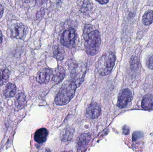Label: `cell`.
<instances>
[{"label": "cell", "mask_w": 153, "mask_h": 152, "mask_svg": "<svg viewBox=\"0 0 153 152\" xmlns=\"http://www.w3.org/2000/svg\"><path fill=\"white\" fill-rule=\"evenodd\" d=\"M76 87V84L72 80L65 82L56 97V104L62 106L69 103L75 95Z\"/></svg>", "instance_id": "cell-1"}, {"label": "cell", "mask_w": 153, "mask_h": 152, "mask_svg": "<svg viewBox=\"0 0 153 152\" xmlns=\"http://www.w3.org/2000/svg\"><path fill=\"white\" fill-rule=\"evenodd\" d=\"M116 56L112 52L105 53L96 63V69L101 76H105L110 73L115 66Z\"/></svg>", "instance_id": "cell-2"}, {"label": "cell", "mask_w": 153, "mask_h": 152, "mask_svg": "<svg viewBox=\"0 0 153 152\" xmlns=\"http://www.w3.org/2000/svg\"><path fill=\"white\" fill-rule=\"evenodd\" d=\"M85 48L86 53L90 55H94L99 51L101 44V37L98 30H91L85 37Z\"/></svg>", "instance_id": "cell-3"}, {"label": "cell", "mask_w": 153, "mask_h": 152, "mask_svg": "<svg viewBox=\"0 0 153 152\" xmlns=\"http://www.w3.org/2000/svg\"><path fill=\"white\" fill-rule=\"evenodd\" d=\"M72 80L79 87L83 82L86 73V68L84 64L73 63L70 67Z\"/></svg>", "instance_id": "cell-4"}, {"label": "cell", "mask_w": 153, "mask_h": 152, "mask_svg": "<svg viewBox=\"0 0 153 152\" xmlns=\"http://www.w3.org/2000/svg\"><path fill=\"white\" fill-rule=\"evenodd\" d=\"M77 36L76 30L69 29L64 31L60 39V42L63 46L72 48L75 45Z\"/></svg>", "instance_id": "cell-5"}, {"label": "cell", "mask_w": 153, "mask_h": 152, "mask_svg": "<svg viewBox=\"0 0 153 152\" xmlns=\"http://www.w3.org/2000/svg\"><path fill=\"white\" fill-rule=\"evenodd\" d=\"M11 37L16 39H23L26 36L27 28L20 23L13 24L11 27Z\"/></svg>", "instance_id": "cell-6"}, {"label": "cell", "mask_w": 153, "mask_h": 152, "mask_svg": "<svg viewBox=\"0 0 153 152\" xmlns=\"http://www.w3.org/2000/svg\"><path fill=\"white\" fill-rule=\"evenodd\" d=\"M132 98L131 90L128 88L123 89L119 95L117 105L120 109L125 108L131 101Z\"/></svg>", "instance_id": "cell-7"}, {"label": "cell", "mask_w": 153, "mask_h": 152, "mask_svg": "<svg viewBox=\"0 0 153 152\" xmlns=\"http://www.w3.org/2000/svg\"><path fill=\"white\" fill-rule=\"evenodd\" d=\"M101 113L100 106L96 103H93L88 106L86 109L85 116L90 119L97 118Z\"/></svg>", "instance_id": "cell-8"}, {"label": "cell", "mask_w": 153, "mask_h": 152, "mask_svg": "<svg viewBox=\"0 0 153 152\" xmlns=\"http://www.w3.org/2000/svg\"><path fill=\"white\" fill-rule=\"evenodd\" d=\"M52 76V70L48 68L43 69L38 72L36 79L39 84H47L50 81Z\"/></svg>", "instance_id": "cell-9"}, {"label": "cell", "mask_w": 153, "mask_h": 152, "mask_svg": "<svg viewBox=\"0 0 153 152\" xmlns=\"http://www.w3.org/2000/svg\"><path fill=\"white\" fill-rule=\"evenodd\" d=\"M91 139V135L89 133L82 134L76 140L77 151H84L88 146Z\"/></svg>", "instance_id": "cell-10"}, {"label": "cell", "mask_w": 153, "mask_h": 152, "mask_svg": "<svg viewBox=\"0 0 153 152\" xmlns=\"http://www.w3.org/2000/svg\"><path fill=\"white\" fill-rule=\"evenodd\" d=\"M52 80L54 84H57L60 83L64 78L65 76V71L63 68L61 66L55 69L53 71Z\"/></svg>", "instance_id": "cell-11"}, {"label": "cell", "mask_w": 153, "mask_h": 152, "mask_svg": "<svg viewBox=\"0 0 153 152\" xmlns=\"http://www.w3.org/2000/svg\"><path fill=\"white\" fill-rule=\"evenodd\" d=\"M48 131L45 128H41L37 130L34 136V140L38 143H43L46 141Z\"/></svg>", "instance_id": "cell-12"}, {"label": "cell", "mask_w": 153, "mask_h": 152, "mask_svg": "<svg viewBox=\"0 0 153 152\" xmlns=\"http://www.w3.org/2000/svg\"><path fill=\"white\" fill-rule=\"evenodd\" d=\"M74 129L72 128L66 127L62 130L60 137L61 140L64 142H70L72 139L74 134Z\"/></svg>", "instance_id": "cell-13"}, {"label": "cell", "mask_w": 153, "mask_h": 152, "mask_svg": "<svg viewBox=\"0 0 153 152\" xmlns=\"http://www.w3.org/2000/svg\"><path fill=\"white\" fill-rule=\"evenodd\" d=\"M17 93L16 86L12 83H9L6 84L3 91L4 95L7 98H11L15 96Z\"/></svg>", "instance_id": "cell-14"}, {"label": "cell", "mask_w": 153, "mask_h": 152, "mask_svg": "<svg viewBox=\"0 0 153 152\" xmlns=\"http://www.w3.org/2000/svg\"><path fill=\"white\" fill-rule=\"evenodd\" d=\"M142 106L144 109L153 110V95L149 94L145 95L142 101Z\"/></svg>", "instance_id": "cell-15"}, {"label": "cell", "mask_w": 153, "mask_h": 152, "mask_svg": "<svg viewBox=\"0 0 153 152\" xmlns=\"http://www.w3.org/2000/svg\"><path fill=\"white\" fill-rule=\"evenodd\" d=\"M53 50L55 58L58 60H62L65 55V52L63 48L59 45H56L53 46Z\"/></svg>", "instance_id": "cell-16"}, {"label": "cell", "mask_w": 153, "mask_h": 152, "mask_svg": "<svg viewBox=\"0 0 153 152\" xmlns=\"http://www.w3.org/2000/svg\"><path fill=\"white\" fill-rule=\"evenodd\" d=\"M10 71L7 68H2L0 70V86L7 83L10 77Z\"/></svg>", "instance_id": "cell-17"}, {"label": "cell", "mask_w": 153, "mask_h": 152, "mask_svg": "<svg viewBox=\"0 0 153 152\" xmlns=\"http://www.w3.org/2000/svg\"><path fill=\"white\" fill-rule=\"evenodd\" d=\"M26 101V96L23 93H19L17 96L15 101V105L17 109H21L25 104Z\"/></svg>", "instance_id": "cell-18"}, {"label": "cell", "mask_w": 153, "mask_h": 152, "mask_svg": "<svg viewBox=\"0 0 153 152\" xmlns=\"http://www.w3.org/2000/svg\"><path fill=\"white\" fill-rule=\"evenodd\" d=\"M142 21L145 26L151 25L153 22V11L149 10L146 11L143 16Z\"/></svg>", "instance_id": "cell-19"}, {"label": "cell", "mask_w": 153, "mask_h": 152, "mask_svg": "<svg viewBox=\"0 0 153 152\" xmlns=\"http://www.w3.org/2000/svg\"><path fill=\"white\" fill-rule=\"evenodd\" d=\"M92 8L91 4L89 1H86L81 6V11L83 14H87L91 11Z\"/></svg>", "instance_id": "cell-20"}, {"label": "cell", "mask_w": 153, "mask_h": 152, "mask_svg": "<svg viewBox=\"0 0 153 152\" xmlns=\"http://www.w3.org/2000/svg\"><path fill=\"white\" fill-rule=\"evenodd\" d=\"M146 64L149 69H153V55H150L146 61Z\"/></svg>", "instance_id": "cell-21"}, {"label": "cell", "mask_w": 153, "mask_h": 152, "mask_svg": "<svg viewBox=\"0 0 153 152\" xmlns=\"http://www.w3.org/2000/svg\"><path fill=\"white\" fill-rule=\"evenodd\" d=\"M92 26L91 25H86L83 31V37H85L91 31Z\"/></svg>", "instance_id": "cell-22"}, {"label": "cell", "mask_w": 153, "mask_h": 152, "mask_svg": "<svg viewBox=\"0 0 153 152\" xmlns=\"http://www.w3.org/2000/svg\"><path fill=\"white\" fill-rule=\"evenodd\" d=\"M143 135L141 132H137L134 133L133 135V140L134 141H137L139 138L143 137Z\"/></svg>", "instance_id": "cell-23"}, {"label": "cell", "mask_w": 153, "mask_h": 152, "mask_svg": "<svg viewBox=\"0 0 153 152\" xmlns=\"http://www.w3.org/2000/svg\"><path fill=\"white\" fill-rule=\"evenodd\" d=\"M45 13V10H44V9H43V8H42V9H40V10L37 12V18L38 19H39L40 18H42V17L44 16Z\"/></svg>", "instance_id": "cell-24"}, {"label": "cell", "mask_w": 153, "mask_h": 152, "mask_svg": "<svg viewBox=\"0 0 153 152\" xmlns=\"http://www.w3.org/2000/svg\"><path fill=\"white\" fill-rule=\"evenodd\" d=\"M123 133L124 134L127 135L129 133V128L127 126H124L123 127Z\"/></svg>", "instance_id": "cell-25"}, {"label": "cell", "mask_w": 153, "mask_h": 152, "mask_svg": "<svg viewBox=\"0 0 153 152\" xmlns=\"http://www.w3.org/2000/svg\"><path fill=\"white\" fill-rule=\"evenodd\" d=\"M95 1L98 2L100 4H103L108 3L109 0H95Z\"/></svg>", "instance_id": "cell-26"}, {"label": "cell", "mask_w": 153, "mask_h": 152, "mask_svg": "<svg viewBox=\"0 0 153 152\" xmlns=\"http://www.w3.org/2000/svg\"><path fill=\"white\" fill-rule=\"evenodd\" d=\"M4 13V8L2 5L0 4V19L2 17Z\"/></svg>", "instance_id": "cell-27"}, {"label": "cell", "mask_w": 153, "mask_h": 152, "mask_svg": "<svg viewBox=\"0 0 153 152\" xmlns=\"http://www.w3.org/2000/svg\"><path fill=\"white\" fill-rule=\"evenodd\" d=\"M3 36L2 34L1 31L0 30V44L2 42Z\"/></svg>", "instance_id": "cell-28"}]
</instances>
